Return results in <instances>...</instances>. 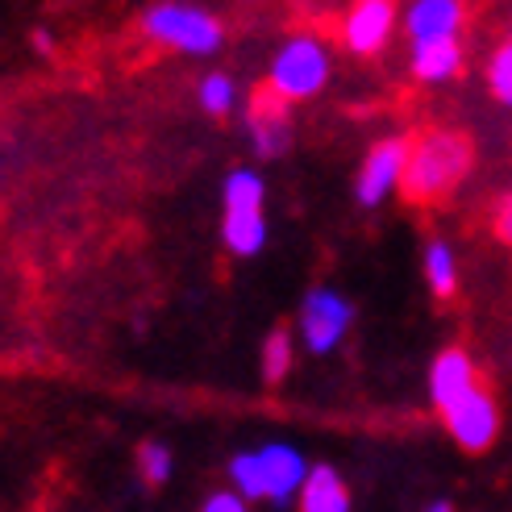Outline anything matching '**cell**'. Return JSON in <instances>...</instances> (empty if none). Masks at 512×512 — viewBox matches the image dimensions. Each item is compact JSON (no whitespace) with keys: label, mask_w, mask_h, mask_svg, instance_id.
Returning a JSON list of instances; mask_svg holds the SVG:
<instances>
[{"label":"cell","mask_w":512,"mask_h":512,"mask_svg":"<svg viewBox=\"0 0 512 512\" xmlns=\"http://www.w3.org/2000/svg\"><path fill=\"white\" fill-rule=\"evenodd\" d=\"M300 512H350L346 483L338 479L334 467H313L309 483L300 492Z\"/></svg>","instance_id":"cell-14"},{"label":"cell","mask_w":512,"mask_h":512,"mask_svg":"<svg viewBox=\"0 0 512 512\" xmlns=\"http://www.w3.org/2000/svg\"><path fill=\"white\" fill-rule=\"evenodd\" d=\"M442 417H446L450 438L463 450H475V454L488 450L496 442V433H500V408H496V400L483 388H475L467 400H458L450 413H442Z\"/></svg>","instance_id":"cell-8"},{"label":"cell","mask_w":512,"mask_h":512,"mask_svg":"<svg viewBox=\"0 0 512 512\" xmlns=\"http://www.w3.org/2000/svg\"><path fill=\"white\" fill-rule=\"evenodd\" d=\"M263 200H267V188H263V175L250 171V167H238L225 175V188H221V238L225 246L250 259L267 246V213H263Z\"/></svg>","instance_id":"cell-2"},{"label":"cell","mask_w":512,"mask_h":512,"mask_svg":"<svg viewBox=\"0 0 512 512\" xmlns=\"http://www.w3.org/2000/svg\"><path fill=\"white\" fill-rule=\"evenodd\" d=\"M138 467H142V479L146 483H163L171 475V450L163 442H146L138 450Z\"/></svg>","instance_id":"cell-20"},{"label":"cell","mask_w":512,"mask_h":512,"mask_svg":"<svg viewBox=\"0 0 512 512\" xmlns=\"http://www.w3.org/2000/svg\"><path fill=\"white\" fill-rule=\"evenodd\" d=\"M463 25V5L458 0H413L404 13L408 42H438V38H458Z\"/></svg>","instance_id":"cell-11"},{"label":"cell","mask_w":512,"mask_h":512,"mask_svg":"<svg viewBox=\"0 0 512 512\" xmlns=\"http://www.w3.org/2000/svg\"><path fill=\"white\" fill-rule=\"evenodd\" d=\"M200 105H204V113H213V117L234 113V105H238L234 75H225V71H209V75H204V80H200Z\"/></svg>","instance_id":"cell-16"},{"label":"cell","mask_w":512,"mask_h":512,"mask_svg":"<svg viewBox=\"0 0 512 512\" xmlns=\"http://www.w3.org/2000/svg\"><path fill=\"white\" fill-rule=\"evenodd\" d=\"M204 512H246V504H242V496H234V492H217L209 504H204Z\"/></svg>","instance_id":"cell-22"},{"label":"cell","mask_w":512,"mask_h":512,"mask_svg":"<svg viewBox=\"0 0 512 512\" xmlns=\"http://www.w3.org/2000/svg\"><path fill=\"white\" fill-rule=\"evenodd\" d=\"M463 67V46L458 38H438V42H417L413 46V75L425 84H442Z\"/></svg>","instance_id":"cell-13"},{"label":"cell","mask_w":512,"mask_h":512,"mask_svg":"<svg viewBox=\"0 0 512 512\" xmlns=\"http://www.w3.org/2000/svg\"><path fill=\"white\" fill-rule=\"evenodd\" d=\"M350 300L338 296L334 288H313L304 296V309H300V334H304V346L313 354H329L350 329Z\"/></svg>","instance_id":"cell-6"},{"label":"cell","mask_w":512,"mask_h":512,"mask_svg":"<svg viewBox=\"0 0 512 512\" xmlns=\"http://www.w3.org/2000/svg\"><path fill=\"white\" fill-rule=\"evenodd\" d=\"M425 512H454V508H450V504H446V500H438V504H429V508H425Z\"/></svg>","instance_id":"cell-23"},{"label":"cell","mask_w":512,"mask_h":512,"mask_svg":"<svg viewBox=\"0 0 512 512\" xmlns=\"http://www.w3.org/2000/svg\"><path fill=\"white\" fill-rule=\"evenodd\" d=\"M408 155H413V142H408V138H379L367 150L363 167H358V175H354V196H358L363 209H375V204L388 192L404 188Z\"/></svg>","instance_id":"cell-5"},{"label":"cell","mask_w":512,"mask_h":512,"mask_svg":"<svg viewBox=\"0 0 512 512\" xmlns=\"http://www.w3.org/2000/svg\"><path fill=\"white\" fill-rule=\"evenodd\" d=\"M471 167V142L454 130H438L425 134L421 142H413V155H408V171H404V196L408 200H433L446 196L458 179Z\"/></svg>","instance_id":"cell-1"},{"label":"cell","mask_w":512,"mask_h":512,"mask_svg":"<svg viewBox=\"0 0 512 512\" xmlns=\"http://www.w3.org/2000/svg\"><path fill=\"white\" fill-rule=\"evenodd\" d=\"M292 371V334L288 329H275L263 346V379L267 383H279Z\"/></svg>","instance_id":"cell-18"},{"label":"cell","mask_w":512,"mask_h":512,"mask_svg":"<svg viewBox=\"0 0 512 512\" xmlns=\"http://www.w3.org/2000/svg\"><path fill=\"white\" fill-rule=\"evenodd\" d=\"M246 134L259 159H279L292 142V121H288V100L263 88L246 109Z\"/></svg>","instance_id":"cell-7"},{"label":"cell","mask_w":512,"mask_h":512,"mask_svg":"<svg viewBox=\"0 0 512 512\" xmlns=\"http://www.w3.org/2000/svg\"><path fill=\"white\" fill-rule=\"evenodd\" d=\"M329 80V55H325V46L309 34H300V38H288L284 46L275 50V59H271V92L275 96H284V100H304V96H313L321 92Z\"/></svg>","instance_id":"cell-4"},{"label":"cell","mask_w":512,"mask_h":512,"mask_svg":"<svg viewBox=\"0 0 512 512\" xmlns=\"http://www.w3.org/2000/svg\"><path fill=\"white\" fill-rule=\"evenodd\" d=\"M263 467H267V500L271 504H288L296 492H304L309 483V463L300 458V450L292 446H263Z\"/></svg>","instance_id":"cell-12"},{"label":"cell","mask_w":512,"mask_h":512,"mask_svg":"<svg viewBox=\"0 0 512 512\" xmlns=\"http://www.w3.org/2000/svg\"><path fill=\"white\" fill-rule=\"evenodd\" d=\"M479 388L475 379V363L463 354V350H442L433 358V371H429V392H433V404L450 413L458 400H467L471 392Z\"/></svg>","instance_id":"cell-10"},{"label":"cell","mask_w":512,"mask_h":512,"mask_svg":"<svg viewBox=\"0 0 512 512\" xmlns=\"http://www.w3.org/2000/svg\"><path fill=\"white\" fill-rule=\"evenodd\" d=\"M142 34L171 46V50H184V55H213V50L221 46L217 17H209L196 5H179V0L146 9L142 13Z\"/></svg>","instance_id":"cell-3"},{"label":"cell","mask_w":512,"mask_h":512,"mask_svg":"<svg viewBox=\"0 0 512 512\" xmlns=\"http://www.w3.org/2000/svg\"><path fill=\"white\" fill-rule=\"evenodd\" d=\"M496 238L512 246V192H504L496 204Z\"/></svg>","instance_id":"cell-21"},{"label":"cell","mask_w":512,"mask_h":512,"mask_svg":"<svg viewBox=\"0 0 512 512\" xmlns=\"http://www.w3.org/2000/svg\"><path fill=\"white\" fill-rule=\"evenodd\" d=\"M488 84H492V92H496L500 105L512 109V38L488 59Z\"/></svg>","instance_id":"cell-19"},{"label":"cell","mask_w":512,"mask_h":512,"mask_svg":"<svg viewBox=\"0 0 512 512\" xmlns=\"http://www.w3.org/2000/svg\"><path fill=\"white\" fill-rule=\"evenodd\" d=\"M229 475H234L238 492L246 500H267V467H263V454H238L229 463Z\"/></svg>","instance_id":"cell-17"},{"label":"cell","mask_w":512,"mask_h":512,"mask_svg":"<svg viewBox=\"0 0 512 512\" xmlns=\"http://www.w3.org/2000/svg\"><path fill=\"white\" fill-rule=\"evenodd\" d=\"M425 279H429V288L438 292L442 300L454 296V288H458V263H454L450 242L438 238V242L425 246Z\"/></svg>","instance_id":"cell-15"},{"label":"cell","mask_w":512,"mask_h":512,"mask_svg":"<svg viewBox=\"0 0 512 512\" xmlns=\"http://www.w3.org/2000/svg\"><path fill=\"white\" fill-rule=\"evenodd\" d=\"M396 25V0H354V9L346 13V46L354 55H379Z\"/></svg>","instance_id":"cell-9"}]
</instances>
